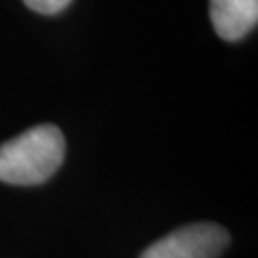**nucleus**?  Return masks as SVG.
Returning <instances> with one entry per match:
<instances>
[{"label": "nucleus", "mask_w": 258, "mask_h": 258, "mask_svg": "<svg viewBox=\"0 0 258 258\" xmlns=\"http://www.w3.org/2000/svg\"><path fill=\"white\" fill-rule=\"evenodd\" d=\"M65 140L54 124H38L0 146V180L14 185L46 182L61 166Z\"/></svg>", "instance_id": "nucleus-1"}, {"label": "nucleus", "mask_w": 258, "mask_h": 258, "mask_svg": "<svg viewBox=\"0 0 258 258\" xmlns=\"http://www.w3.org/2000/svg\"><path fill=\"white\" fill-rule=\"evenodd\" d=\"M228 243L230 235L218 224H191L155 241L142 258H216Z\"/></svg>", "instance_id": "nucleus-2"}, {"label": "nucleus", "mask_w": 258, "mask_h": 258, "mask_svg": "<svg viewBox=\"0 0 258 258\" xmlns=\"http://www.w3.org/2000/svg\"><path fill=\"white\" fill-rule=\"evenodd\" d=\"M211 21L220 38L241 40L256 25L258 0H211Z\"/></svg>", "instance_id": "nucleus-3"}, {"label": "nucleus", "mask_w": 258, "mask_h": 258, "mask_svg": "<svg viewBox=\"0 0 258 258\" xmlns=\"http://www.w3.org/2000/svg\"><path fill=\"white\" fill-rule=\"evenodd\" d=\"M37 14H44V16H55L59 12H63L73 0H23Z\"/></svg>", "instance_id": "nucleus-4"}]
</instances>
